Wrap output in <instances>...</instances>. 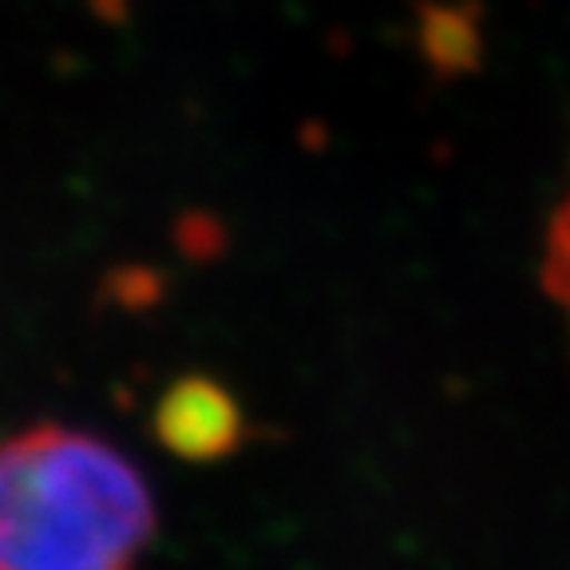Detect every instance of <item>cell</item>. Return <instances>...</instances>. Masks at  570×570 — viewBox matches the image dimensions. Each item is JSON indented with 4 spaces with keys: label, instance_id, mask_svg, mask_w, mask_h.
<instances>
[{
    "label": "cell",
    "instance_id": "cell-1",
    "mask_svg": "<svg viewBox=\"0 0 570 570\" xmlns=\"http://www.w3.org/2000/svg\"><path fill=\"white\" fill-rule=\"evenodd\" d=\"M155 534L139 468L76 428L0 440V570H135Z\"/></svg>",
    "mask_w": 570,
    "mask_h": 570
},
{
    "label": "cell",
    "instance_id": "cell-2",
    "mask_svg": "<svg viewBox=\"0 0 570 570\" xmlns=\"http://www.w3.org/2000/svg\"><path fill=\"white\" fill-rule=\"evenodd\" d=\"M155 428L170 452L187 455V460H214L238 444L242 416L230 392L195 376V381L175 384L163 396Z\"/></svg>",
    "mask_w": 570,
    "mask_h": 570
}]
</instances>
